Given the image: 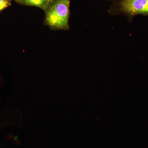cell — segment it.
I'll return each instance as SVG.
<instances>
[{"label": "cell", "instance_id": "7a4b0ae2", "mask_svg": "<svg viewBox=\"0 0 148 148\" xmlns=\"http://www.w3.org/2000/svg\"><path fill=\"white\" fill-rule=\"evenodd\" d=\"M70 0H56L48 11L47 23L54 29L69 30Z\"/></svg>", "mask_w": 148, "mask_h": 148}, {"label": "cell", "instance_id": "277c9868", "mask_svg": "<svg viewBox=\"0 0 148 148\" xmlns=\"http://www.w3.org/2000/svg\"><path fill=\"white\" fill-rule=\"evenodd\" d=\"M10 5V3L8 0H0V12Z\"/></svg>", "mask_w": 148, "mask_h": 148}, {"label": "cell", "instance_id": "3957f363", "mask_svg": "<svg viewBox=\"0 0 148 148\" xmlns=\"http://www.w3.org/2000/svg\"><path fill=\"white\" fill-rule=\"evenodd\" d=\"M25 5H28L34 6L40 8H46L49 2L48 0H23Z\"/></svg>", "mask_w": 148, "mask_h": 148}, {"label": "cell", "instance_id": "6da1fadb", "mask_svg": "<svg viewBox=\"0 0 148 148\" xmlns=\"http://www.w3.org/2000/svg\"><path fill=\"white\" fill-rule=\"evenodd\" d=\"M113 4L108 11L111 15L123 14L130 23L138 15L148 16V0H112Z\"/></svg>", "mask_w": 148, "mask_h": 148}, {"label": "cell", "instance_id": "5b68a950", "mask_svg": "<svg viewBox=\"0 0 148 148\" xmlns=\"http://www.w3.org/2000/svg\"><path fill=\"white\" fill-rule=\"evenodd\" d=\"M14 1H16L21 2L23 1V0H14Z\"/></svg>", "mask_w": 148, "mask_h": 148}, {"label": "cell", "instance_id": "8992f818", "mask_svg": "<svg viewBox=\"0 0 148 148\" xmlns=\"http://www.w3.org/2000/svg\"><path fill=\"white\" fill-rule=\"evenodd\" d=\"M53 0H48V1L49 2H50L51 1H53Z\"/></svg>", "mask_w": 148, "mask_h": 148}]
</instances>
